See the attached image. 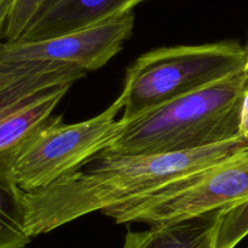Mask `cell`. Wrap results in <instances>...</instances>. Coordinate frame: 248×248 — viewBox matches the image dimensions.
Masks as SVG:
<instances>
[{"instance_id": "cell-1", "label": "cell", "mask_w": 248, "mask_h": 248, "mask_svg": "<svg viewBox=\"0 0 248 248\" xmlns=\"http://www.w3.org/2000/svg\"><path fill=\"white\" fill-rule=\"evenodd\" d=\"M247 147L248 140L240 137L169 154L102 153L50 186L24 193L27 232L33 239L93 212L103 213L219 164Z\"/></svg>"}, {"instance_id": "cell-2", "label": "cell", "mask_w": 248, "mask_h": 248, "mask_svg": "<svg viewBox=\"0 0 248 248\" xmlns=\"http://www.w3.org/2000/svg\"><path fill=\"white\" fill-rule=\"evenodd\" d=\"M245 73L140 114L125 123L104 153L153 155L188 152L229 142L240 135Z\"/></svg>"}, {"instance_id": "cell-3", "label": "cell", "mask_w": 248, "mask_h": 248, "mask_svg": "<svg viewBox=\"0 0 248 248\" xmlns=\"http://www.w3.org/2000/svg\"><path fill=\"white\" fill-rule=\"evenodd\" d=\"M246 47L235 40L160 47L140 56L124 84L125 123L165 103L245 73Z\"/></svg>"}, {"instance_id": "cell-4", "label": "cell", "mask_w": 248, "mask_h": 248, "mask_svg": "<svg viewBox=\"0 0 248 248\" xmlns=\"http://www.w3.org/2000/svg\"><path fill=\"white\" fill-rule=\"evenodd\" d=\"M126 93L98 115L75 124L51 118L14 152L11 172L24 193L41 189L102 154L125 127Z\"/></svg>"}, {"instance_id": "cell-5", "label": "cell", "mask_w": 248, "mask_h": 248, "mask_svg": "<svg viewBox=\"0 0 248 248\" xmlns=\"http://www.w3.org/2000/svg\"><path fill=\"white\" fill-rule=\"evenodd\" d=\"M248 202V153L104 211L118 224H171Z\"/></svg>"}, {"instance_id": "cell-6", "label": "cell", "mask_w": 248, "mask_h": 248, "mask_svg": "<svg viewBox=\"0 0 248 248\" xmlns=\"http://www.w3.org/2000/svg\"><path fill=\"white\" fill-rule=\"evenodd\" d=\"M132 12L92 28L55 38L0 43V87L62 70L89 73L106 65L132 35Z\"/></svg>"}, {"instance_id": "cell-7", "label": "cell", "mask_w": 248, "mask_h": 248, "mask_svg": "<svg viewBox=\"0 0 248 248\" xmlns=\"http://www.w3.org/2000/svg\"><path fill=\"white\" fill-rule=\"evenodd\" d=\"M143 1L145 0H48L19 39L40 40L92 28L132 12Z\"/></svg>"}, {"instance_id": "cell-8", "label": "cell", "mask_w": 248, "mask_h": 248, "mask_svg": "<svg viewBox=\"0 0 248 248\" xmlns=\"http://www.w3.org/2000/svg\"><path fill=\"white\" fill-rule=\"evenodd\" d=\"M73 84H62L38 92L7 107L0 113V155L18 149L43 127Z\"/></svg>"}, {"instance_id": "cell-9", "label": "cell", "mask_w": 248, "mask_h": 248, "mask_svg": "<svg viewBox=\"0 0 248 248\" xmlns=\"http://www.w3.org/2000/svg\"><path fill=\"white\" fill-rule=\"evenodd\" d=\"M220 211L149 229L128 230L123 248H216Z\"/></svg>"}, {"instance_id": "cell-10", "label": "cell", "mask_w": 248, "mask_h": 248, "mask_svg": "<svg viewBox=\"0 0 248 248\" xmlns=\"http://www.w3.org/2000/svg\"><path fill=\"white\" fill-rule=\"evenodd\" d=\"M12 155H0V248H24L31 241L26 228L24 191L11 172Z\"/></svg>"}, {"instance_id": "cell-11", "label": "cell", "mask_w": 248, "mask_h": 248, "mask_svg": "<svg viewBox=\"0 0 248 248\" xmlns=\"http://www.w3.org/2000/svg\"><path fill=\"white\" fill-rule=\"evenodd\" d=\"M248 235V202L220 210L216 248H235Z\"/></svg>"}, {"instance_id": "cell-12", "label": "cell", "mask_w": 248, "mask_h": 248, "mask_svg": "<svg viewBox=\"0 0 248 248\" xmlns=\"http://www.w3.org/2000/svg\"><path fill=\"white\" fill-rule=\"evenodd\" d=\"M48 0H12L4 41L18 40Z\"/></svg>"}, {"instance_id": "cell-13", "label": "cell", "mask_w": 248, "mask_h": 248, "mask_svg": "<svg viewBox=\"0 0 248 248\" xmlns=\"http://www.w3.org/2000/svg\"><path fill=\"white\" fill-rule=\"evenodd\" d=\"M240 135L248 140V86L244 91L240 111Z\"/></svg>"}, {"instance_id": "cell-14", "label": "cell", "mask_w": 248, "mask_h": 248, "mask_svg": "<svg viewBox=\"0 0 248 248\" xmlns=\"http://www.w3.org/2000/svg\"><path fill=\"white\" fill-rule=\"evenodd\" d=\"M11 4L12 0H2L0 2V43L4 41V33L5 28H6L7 17H9Z\"/></svg>"}, {"instance_id": "cell-15", "label": "cell", "mask_w": 248, "mask_h": 248, "mask_svg": "<svg viewBox=\"0 0 248 248\" xmlns=\"http://www.w3.org/2000/svg\"><path fill=\"white\" fill-rule=\"evenodd\" d=\"M245 75H246L247 80H248V44L246 47V63H245Z\"/></svg>"}, {"instance_id": "cell-16", "label": "cell", "mask_w": 248, "mask_h": 248, "mask_svg": "<svg viewBox=\"0 0 248 248\" xmlns=\"http://www.w3.org/2000/svg\"><path fill=\"white\" fill-rule=\"evenodd\" d=\"M245 152H246V153H248V147L246 148V149H245Z\"/></svg>"}, {"instance_id": "cell-17", "label": "cell", "mask_w": 248, "mask_h": 248, "mask_svg": "<svg viewBox=\"0 0 248 248\" xmlns=\"http://www.w3.org/2000/svg\"><path fill=\"white\" fill-rule=\"evenodd\" d=\"M246 86H248V80H247V82H246Z\"/></svg>"}, {"instance_id": "cell-18", "label": "cell", "mask_w": 248, "mask_h": 248, "mask_svg": "<svg viewBox=\"0 0 248 248\" xmlns=\"http://www.w3.org/2000/svg\"><path fill=\"white\" fill-rule=\"evenodd\" d=\"M2 1V0H0V2H1Z\"/></svg>"}, {"instance_id": "cell-19", "label": "cell", "mask_w": 248, "mask_h": 248, "mask_svg": "<svg viewBox=\"0 0 248 248\" xmlns=\"http://www.w3.org/2000/svg\"><path fill=\"white\" fill-rule=\"evenodd\" d=\"M247 248H248V246H247Z\"/></svg>"}]
</instances>
